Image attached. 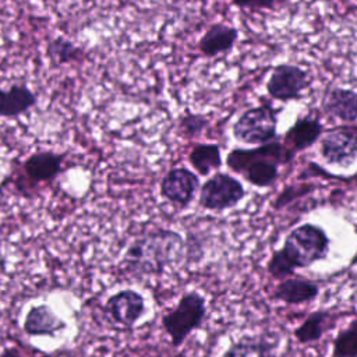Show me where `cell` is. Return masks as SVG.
Listing matches in <instances>:
<instances>
[{"label": "cell", "instance_id": "cell-10", "mask_svg": "<svg viewBox=\"0 0 357 357\" xmlns=\"http://www.w3.org/2000/svg\"><path fill=\"white\" fill-rule=\"evenodd\" d=\"M109 317L123 328H132L145 314V298L132 289H124L112 294L105 304Z\"/></svg>", "mask_w": 357, "mask_h": 357}, {"label": "cell", "instance_id": "cell-7", "mask_svg": "<svg viewBox=\"0 0 357 357\" xmlns=\"http://www.w3.org/2000/svg\"><path fill=\"white\" fill-rule=\"evenodd\" d=\"M319 155L328 165L347 167L357 159V128L335 127L319 139Z\"/></svg>", "mask_w": 357, "mask_h": 357}, {"label": "cell", "instance_id": "cell-23", "mask_svg": "<svg viewBox=\"0 0 357 357\" xmlns=\"http://www.w3.org/2000/svg\"><path fill=\"white\" fill-rule=\"evenodd\" d=\"M266 272L269 273L271 278L283 280L290 276H294L296 268L291 265V262L284 257V254L279 248L271 254V257L266 262Z\"/></svg>", "mask_w": 357, "mask_h": 357}, {"label": "cell", "instance_id": "cell-1", "mask_svg": "<svg viewBox=\"0 0 357 357\" xmlns=\"http://www.w3.org/2000/svg\"><path fill=\"white\" fill-rule=\"evenodd\" d=\"M185 243L180 233L156 229L138 236L126 250L121 268L134 278L158 276L184 258Z\"/></svg>", "mask_w": 357, "mask_h": 357}, {"label": "cell", "instance_id": "cell-29", "mask_svg": "<svg viewBox=\"0 0 357 357\" xmlns=\"http://www.w3.org/2000/svg\"><path fill=\"white\" fill-rule=\"evenodd\" d=\"M350 180H351V181H354V184L357 185V173H356V174H354V176L350 178Z\"/></svg>", "mask_w": 357, "mask_h": 357}, {"label": "cell", "instance_id": "cell-19", "mask_svg": "<svg viewBox=\"0 0 357 357\" xmlns=\"http://www.w3.org/2000/svg\"><path fill=\"white\" fill-rule=\"evenodd\" d=\"M332 312L329 310L321 308L310 312L307 318L293 331L294 339L300 344H311L325 335L328 329H331L329 322L332 319Z\"/></svg>", "mask_w": 357, "mask_h": 357}, {"label": "cell", "instance_id": "cell-8", "mask_svg": "<svg viewBox=\"0 0 357 357\" xmlns=\"http://www.w3.org/2000/svg\"><path fill=\"white\" fill-rule=\"evenodd\" d=\"M308 85L310 77L307 70L294 64H279L272 70L266 81V91L273 99L287 102L300 99Z\"/></svg>", "mask_w": 357, "mask_h": 357}, {"label": "cell", "instance_id": "cell-5", "mask_svg": "<svg viewBox=\"0 0 357 357\" xmlns=\"http://www.w3.org/2000/svg\"><path fill=\"white\" fill-rule=\"evenodd\" d=\"M276 110L271 105H259L240 114L233 124V135L244 144L262 145L276 138Z\"/></svg>", "mask_w": 357, "mask_h": 357}, {"label": "cell", "instance_id": "cell-3", "mask_svg": "<svg viewBox=\"0 0 357 357\" xmlns=\"http://www.w3.org/2000/svg\"><path fill=\"white\" fill-rule=\"evenodd\" d=\"M280 250L296 269L308 268L328 257L331 238L321 226L303 223L286 236Z\"/></svg>", "mask_w": 357, "mask_h": 357}, {"label": "cell", "instance_id": "cell-6", "mask_svg": "<svg viewBox=\"0 0 357 357\" xmlns=\"http://www.w3.org/2000/svg\"><path fill=\"white\" fill-rule=\"evenodd\" d=\"M245 197L243 184L229 173H215L199 188L198 204L206 211L222 212L234 208Z\"/></svg>", "mask_w": 357, "mask_h": 357}, {"label": "cell", "instance_id": "cell-18", "mask_svg": "<svg viewBox=\"0 0 357 357\" xmlns=\"http://www.w3.org/2000/svg\"><path fill=\"white\" fill-rule=\"evenodd\" d=\"M220 357H279L276 346L269 339L244 335L234 340Z\"/></svg>", "mask_w": 357, "mask_h": 357}, {"label": "cell", "instance_id": "cell-22", "mask_svg": "<svg viewBox=\"0 0 357 357\" xmlns=\"http://www.w3.org/2000/svg\"><path fill=\"white\" fill-rule=\"evenodd\" d=\"M331 357H357V315L333 339Z\"/></svg>", "mask_w": 357, "mask_h": 357}, {"label": "cell", "instance_id": "cell-17", "mask_svg": "<svg viewBox=\"0 0 357 357\" xmlns=\"http://www.w3.org/2000/svg\"><path fill=\"white\" fill-rule=\"evenodd\" d=\"M238 38V31L226 24H212L201 36L198 42L199 52L206 57H215L218 54L227 53L233 49Z\"/></svg>", "mask_w": 357, "mask_h": 357}, {"label": "cell", "instance_id": "cell-11", "mask_svg": "<svg viewBox=\"0 0 357 357\" xmlns=\"http://www.w3.org/2000/svg\"><path fill=\"white\" fill-rule=\"evenodd\" d=\"M64 155L50 151L31 153L22 163L24 178L29 187L52 183L64 169Z\"/></svg>", "mask_w": 357, "mask_h": 357}, {"label": "cell", "instance_id": "cell-15", "mask_svg": "<svg viewBox=\"0 0 357 357\" xmlns=\"http://www.w3.org/2000/svg\"><path fill=\"white\" fill-rule=\"evenodd\" d=\"M38 98L25 84L0 88V117L15 119L36 106Z\"/></svg>", "mask_w": 357, "mask_h": 357}, {"label": "cell", "instance_id": "cell-13", "mask_svg": "<svg viewBox=\"0 0 357 357\" xmlns=\"http://www.w3.org/2000/svg\"><path fill=\"white\" fill-rule=\"evenodd\" d=\"M66 328L67 322L46 304L32 305L22 324V329L28 336H56Z\"/></svg>", "mask_w": 357, "mask_h": 357}, {"label": "cell", "instance_id": "cell-12", "mask_svg": "<svg viewBox=\"0 0 357 357\" xmlns=\"http://www.w3.org/2000/svg\"><path fill=\"white\" fill-rule=\"evenodd\" d=\"M319 296V284L305 276H290L279 280L275 286L272 298L290 305H300L314 301Z\"/></svg>", "mask_w": 357, "mask_h": 357}, {"label": "cell", "instance_id": "cell-21", "mask_svg": "<svg viewBox=\"0 0 357 357\" xmlns=\"http://www.w3.org/2000/svg\"><path fill=\"white\" fill-rule=\"evenodd\" d=\"M46 56L53 64L63 66L79 61L84 50L64 36H54L46 45Z\"/></svg>", "mask_w": 357, "mask_h": 357}, {"label": "cell", "instance_id": "cell-26", "mask_svg": "<svg viewBox=\"0 0 357 357\" xmlns=\"http://www.w3.org/2000/svg\"><path fill=\"white\" fill-rule=\"evenodd\" d=\"M280 0H231V3L240 8L248 10H271Z\"/></svg>", "mask_w": 357, "mask_h": 357}, {"label": "cell", "instance_id": "cell-9", "mask_svg": "<svg viewBox=\"0 0 357 357\" xmlns=\"http://www.w3.org/2000/svg\"><path fill=\"white\" fill-rule=\"evenodd\" d=\"M199 178L187 167H173L170 169L160 181V195L169 202L187 208L199 188Z\"/></svg>", "mask_w": 357, "mask_h": 357}, {"label": "cell", "instance_id": "cell-2", "mask_svg": "<svg viewBox=\"0 0 357 357\" xmlns=\"http://www.w3.org/2000/svg\"><path fill=\"white\" fill-rule=\"evenodd\" d=\"M294 152L283 142L271 141L257 148H234L226 156V166L250 184L266 188L279 177V167L291 162Z\"/></svg>", "mask_w": 357, "mask_h": 357}, {"label": "cell", "instance_id": "cell-14", "mask_svg": "<svg viewBox=\"0 0 357 357\" xmlns=\"http://www.w3.org/2000/svg\"><path fill=\"white\" fill-rule=\"evenodd\" d=\"M321 106L325 114L344 123L357 121V92L340 86L326 89Z\"/></svg>", "mask_w": 357, "mask_h": 357}, {"label": "cell", "instance_id": "cell-28", "mask_svg": "<svg viewBox=\"0 0 357 357\" xmlns=\"http://www.w3.org/2000/svg\"><path fill=\"white\" fill-rule=\"evenodd\" d=\"M120 357H138V356H135V354H132V353H123Z\"/></svg>", "mask_w": 357, "mask_h": 357}, {"label": "cell", "instance_id": "cell-27", "mask_svg": "<svg viewBox=\"0 0 357 357\" xmlns=\"http://www.w3.org/2000/svg\"><path fill=\"white\" fill-rule=\"evenodd\" d=\"M0 357H25L17 347H6L1 353Z\"/></svg>", "mask_w": 357, "mask_h": 357}, {"label": "cell", "instance_id": "cell-16", "mask_svg": "<svg viewBox=\"0 0 357 357\" xmlns=\"http://www.w3.org/2000/svg\"><path fill=\"white\" fill-rule=\"evenodd\" d=\"M324 126L319 117H298L294 124L284 132V145L294 153L312 146L322 135Z\"/></svg>", "mask_w": 357, "mask_h": 357}, {"label": "cell", "instance_id": "cell-20", "mask_svg": "<svg viewBox=\"0 0 357 357\" xmlns=\"http://www.w3.org/2000/svg\"><path fill=\"white\" fill-rule=\"evenodd\" d=\"M188 162L199 176H208L222 166L220 148L216 144H197L188 153Z\"/></svg>", "mask_w": 357, "mask_h": 357}, {"label": "cell", "instance_id": "cell-25", "mask_svg": "<svg viewBox=\"0 0 357 357\" xmlns=\"http://www.w3.org/2000/svg\"><path fill=\"white\" fill-rule=\"evenodd\" d=\"M312 190H314V184H307V183L287 185V187H284V188L278 194V197H276L275 201L272 202V208H273L275 211H280V209H283L284 206H287V205H290L291 202H294L296 199L303 198L304 195H307V194L311 192Z\"/></svg>", "mask_w": 357, "mask_h": 357}, {"label": "cell", "instance_id": "cell-24", "mask_svg": "<svg viewBox=\"0 0 357 357\" xmlns=\"http://www.w3.org/2000/svg\"><path fill=\"white\" fill-rule=\"evenodd\" d=\"M206 126H208V119L205 114L187 113L181 116L178 120V132L184 138L192 139V138H198L204 132Z\"/></svg>", "mask_w": 357, "mask_h": 357}, {"label": "cell", "instance_id": "cell-4", "mask_svg": "<svg viewBox=\"0 0 357 357\" xmlns=\"http://www.w3.org/2000/svg\"><path fill=\"white\" fill-rule=\"evenodd\" d=\"M206 318V300L195 290L184 293L174 308L169 310L160 319L162 328L173 347H180L185 339L199 329Z\"/></svg>", "mask_w": 357, "mask_h": 357}, {"label": "cell", "instance_id": "cell-30", "mask_svg": "<svg viewBox=\"0 0 357 357\" xmlns=\"http://www.w3.org/2000/svg\"><path fill=\"white\" fill-rule=\"evenodd\" d=\"M356 128H357V127H356Z\"/></svg>", "mask_w": 357, "mask_h": 357}]
</instances>
